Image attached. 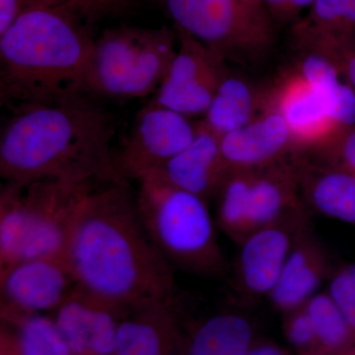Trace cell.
I'll use <instances>...</instances> for the list:
<instances>
[{
	"mask_svg": "<svg viewBox=\"0 0 355 355\" xmlns=\"http://www.w3.org/2000/svg\"><path fill=\"white\" fill-rule=\"evenodd\" d=\"M64 260L77 287L118 307L175 296L173 268L142 225L130 182L119 176L98 181L86 193Z\"/></svg>",
	"mask_w": 355,
	"mask_h": 355,
	"instance_id": "cell-1",
	"label": "cell"
},
{
	"mask_svg": "<svg viewBox=\"0 0 355 355\" xmlns=\"http://www.w3.org/2000/svg\"><path fill=\"white\" fill-rule=\"evenodd\" d=\"M96 100L77 93L12 110L0 135V175L6 183L119 176L111 149L114 119Z\"/></svg>",
	"mask_w": 355,
	"mask_h": 355,
	"instance_id": "cell-2",
	"label": "cell"
},
{
	"mask_svg": "<svg viewBox=\"0 0 355 355\" xmlns=\"http://www.w3.org/2000/svg\"><path fill=\"white\" fill-rule=\"evenodd\" d=\"M64 6L35 7L0 35V101L12 111L87 92L95 38Z\"/></svg>",
	"mask_w": 355,
	"mask_h": 355,
	"instance_id": "cell-3",
	"label": "cell"
},
{
	"mask_svg": "<svg viewBox=\"0 0 355 355\" xmlns=\"http://www.w3.org/2000/svg\"><path fill=\"white\" fill-rule=\"evenodd\" d=\"M135 203L149 239L172 268L220 279L227 270L207 200L177 188L160 169L137 180Z\"/></svg>",
	"mask_w": 355,
	"mask_h": 355,
	"instance_id": "cell-4",
	"label": "cell"
},
{
	"mask_svg": "<svg viewBox=\"0 0 355 355\" xmlns=\"http://www.w3.org/2000/svg\"><path fill=\"white\" fill-rule=\"evenodd\" d=\"M96 181L46 178L6 184L0 195V266L64 258L74 217Z\"/></svg>",
	"mask_w": 355,
	"mask_h": 355,
	"instance_id": "cell-5",
	"label": "cell"
},
{
	"mask_svg": "<svg viewBox=\"0 0 355 355\" xmlns=\"http://www.w3.org/2000/svg\"><path fill=\"white\" fill-rule=\"evenodd\" d=\"M176 29L162 26L105 30L95 40L87 92L95 97L135 99L157 90L176 55Z\"/></svg>",
	"mask_w": 355,
	"mask_h": 355,
	"instance_id": "cell-6",
	"label": "cell"
},
{
	"mask_svg": "<svg viewBox=\"0 0 355 355\" xmlns=\"http://www.w3.org/2000/svg\"><path fill=\"white\" fill-rule=\"evenodd\" d=\"M174 27L190 35L224 60L246 62L272 46V18L241 0H153Z\"/></svg>",
	"mask_w": 355,
	"mask_h": 355,
	"instance_id": "cell-7",
	"label": "cell"
},
{
	"mask_svg": "<svg viewBox=\"0 0 355 355\" xmlns=\"http://www.w3.org/2000/svg\"><path fill=\"white\" fill-rule=\"evenodd\" d=\"M310 229L305 207L248 236L239 244L233 268L236 291L249 301L268 297L294 245Z\"/></svg>",
	"mask_w": 355,
	"mask_h": 355,
	"instance_id": "cell-8",
	"label": "cell"
},
{
	"mask_svg": "<svg viewBox=\"0 0 355 355\" xmlns=\"http://www.w3.org/2000/svg\"><path fill=\"white\" fill-rule=\"evenodd\" d=\"M196 132L197 123L153 100L137 114L127 139L114 154V169L123 179L137 181L181 153Z\"/></svg>",
	"mask_w": 355,
	"mask_h": 355,
	"instance_id": "cell-9",
	"label": "cell"
},
{
	"mask_svg": "<svg viewBox=\"0 0 355 355\" xmlns=\"http://www.w3.org/2000/svg\"><path fill=\"white\" fill-rule=\"evenodd\" d=\"M260 110L275 112L284 119L296 154L316 153L343 132L331 118L319 91L297 67L282 72L260 94Z\"/></svg>",
	"mask_w": 355,
	"mask_h": 355,
	"instance_id": "cell-10",
	"label": "cell"
},
{
	"mask_svg": "<svg viewBox=\"0 0 355 355\" xmlns=\"http://www.w3.org/2000/svg\"><path fill=\"white\" fill-rule=\"evenodd\" d=\"M175 29L176 55L156 90L154 101L186 116L205 114L228 76L226 60L186 32Z\"/></svg>",
	"mask_w": 355,
	"mask_h": 355,
	"instance_id": "cell-11",
	"label": "cell"
},
{
	"mask_svg": "<svg viewBox=\"0 0 355 355\" xmlns=\"http://www.w3.org/2000/svg\"><path fill=\"white\" fill-rule=\"evenodd\" d=\"M76 284L64 258H38L0 270L2 321L53 313Z\"/></svg>",
	"mask_w": 355,
	"mask_h": 355,
	"instance_id": "cell-12",
	"label": "cell"
},
{
	"mask_svg": "<svg viewBox=\"0 0 355 355\" xmlns=\"http://www.w3.org/2000/svg\"><path fill=\"white\" fill-rule=\"evenodd\" d=\"M125 309L76 286L51 317L73 355H114Z\"/></svg>",
	"mask_w": 355,
	"mask_h": 355,
	"instance_id": "cell-13",
	"label": "cell"
},
{
	"mask_svg": "<svg viewBox=\"0 0 355 355\" xmlns=\"http://www.w3.org/2000/svg\"><path fill=\"white\" fill-rule=\"evenodd\" d=\"M184 336L175 296L142 301L125 308L114 355H180Z\"/></svg>",
	"mask_w": 355,
	"mask_h": 355,
	"instance_id": "cell-14",
	"label": "cell"
},
{
	"mask_svg": "<svg viewBox=\"0 0 355 355\" xmlns=\"http://www.w3.org/2000/svg\"><path fill=\"white\" fill-rule=\"evenodd\" d=\"M220 148L229 169H261L293 151L286 121L272 111H261L244 127L223 135Z\"/></svg>",
	"mask_w": 355,
	"mask_h": 355,
	"instance_id": "cell-15",
	"label": "cell"
},
{
	"mask_svg": "<svg viewBox=\"0 0 355 355\" xmlns=\"http://www.w3.org/2000/svg\"><path fill=\"white\" fill-rule=\"evenodd\" d=\"M160 170L177 188L207 200L216 197L230 169L222 155L220 137L200 121L193 141Z\"/></svg>",
	"mask_w": 355,
	"mask_h": 355,
	"instance_id": "cell-16",
	"label": "cell"
},
{
	"mask_svg": "<svg viewBox=\"0 0 355 355\" xmlns=\"http://www.w3.org/2000/svg\"><path fill=\"white\" fill-rule=\"evenodd\" d=\"M329 272L328 254L310 229L294 245L268 298L284 314L299 309L318 293Z\"/></svg>",
	"mask_w": 355,
	"mask_h": 355,
	"instance_id": "cell-17",
	"label": "cell"
},
{
	"mask_svg": "<svg viewBox=\"0 0 355 355\" xmlns=\"http://www.w3.org/2000/svg\"><path fill=\"white\" fill-rule=\"evenodd\" d=\"M305 207L295 160L284 158L256 170L250 191V234Z\"/></svg>",
	"mask_w": 355,
	"mask_h": 355,
	"instance_id": "cell-18",
	"label": "cell"
},
{
	"mask_svg": "<svg viewBox=\"0 0 355 355\" xmlns=\"http://www.w3.org/2000/svg\"><path fill=\"white\" fill-rule=\"evenodd\" d=\"M295 165L306 207L355 225V174L297 156Z\"/></svg>",
	"mask_w": 355,
	"mask_h": 355,
	"instance_id": "cell-19",
	"label": "cell"
},
{
	"mask_svg": "<svg viewBox=\"0 0 355 355\" xmlns=\"http://www.w3.org/2000/svg\"><path fill=\"white\" fill-rule=\"evenodd\" d=\"M256 343V329L250 317L224 311L186 333L180 355H244Z\"/></svg>",
	"mask_w": 355,
	"mask_h": 355,
	"instance_id": "cell-20",
	"label": "cell"
},
{
	"mask_svg": "<svg viewBox=\"0 0 355 355\" xmlns=\"http://www.w3.org/2000/svg\"><path fill=\"white\" fill-rule=\"evenodd\" d=\"M299 71L319 91L330 111L331 116L343 130L355 125V93L335 65L328 58L302 51Z\"/></svg>",
	"mask_w": 355,
	"mask_h": 355,
	"instance_id": "cell-21",
	"label": "cell"
},
{
	"mask_svg": "<svg viewBox=\"0 0 355 355\" xmlns=\"http://www.w3.org/2000/svg\"><path fill=\"white\" fill-rule=\"evenodd\" d=\"M260 109V95L240 77L223 79L202 121L210 132L221 137L254 120Z\"/></svg>",
	"mask_w": 355,
	"mask_h": 355,
	"instance_id": "cell-22",
	"label": "cell"
},
{
	"mask_svg": "<svg viewBox=\"0 0 355 355\" xmlns=\"http://www.w3.org/2000/svg\"><path fill=\"white\" fill-rule=\"evenodd\" d=\"M256 170L230 169L216 197V223L233 241L240 244L249 236L250 191Z\"/></svg>",
	"mask_w": 355,
	"mask_h": 355,
	"instance_id": "cell-23",
	"label": "cell"
},
{
	"mask_svg": "<svg viewBox=\"0 0 355 355\" xmlns=\"http://www.w3.org/2000/svg\"><path fill=\"white\" fill-rule=\"evenodd\" d=\"M1 330L8 336L15 355H73L49 315L2 321Z\"/></svg>",
	"mask_w": 355,
	"mask_h": 355,
	"instance_id": "cell-24",
	"label": "cell"
},
{
	"mask_svg": "<svg viewBox=\"0 0 355 355\" xmlns=\"http://www.w3.org/2000/svg\"><path fill=\"white\" fill-rule=\"evenodd\" d=\"M303 307L322 355H342L355 347L354 333L328 292H318Z\"/></svg>",
	"mask_w": 355,
	"mask_h": 355,
	"instance_id": "cell-25",
	"label": "cell"
},
{
	"mask_svg": "<svg viewBox=\"0 0 355 355\" xmlns=\"http://www.w3.org/2000/svg\"><path fill=\"white\" fill-rule=\"evenodd\" d=\"M294 43L301 51L319 53L335 65L355 93V49L350 37L322 31L299 20L292 27Z\"/></svg>",
	"mask_w": 355,
	"mask_h": 355,
	"instance_id": "cell-26",
	"label": "cell"
},
{
	"mask_svg": "<svg viewBox=\"0 0 355 355\" xmlns=\"http://www.w3.org/2000/svg\"><path fill=\"white\" fill-rule=\"evenodd\" d=\"M301 20L322 31L352 37L355 33V0H315Z\"/></svg>",
	"mask_w": 355,
	"mask_h": 355,
	"instance_id": "cell-27",
	"label": "cell"
},
{
	"mask_svg": "<svg viewBox=\"0 0 355 355\" xmlns=\"http://www.w3.org/2000/svg\"><path fill=\"white\" fill-rule=\"evenodd\" d=\"M51 6H64L80 16L89 25L135 12L144 0H48Z\"/></svg>",
	"mask_w": 355,
	"mask_h": 355,
	"instance_id": "cell-28",
	"label": "cell"
},
{
	"mask_svg": "<svg viewBox=\"0 0 355 355\" xmlns=\"http://www.w3.org/2000/svg\"><path fill=\"white\" fill-rule=\"evenodd\" d=\"M284 315L287 340L300 355H322L314 329L304 307Z\"/></svg>",
	"mask_w": 355,
	"mask_h": 355,
	"instance_id": "cell-29",
	"label": "cell"
},
{
	"mask_svg": "<svg viewBox=\"0 0 355 355\" xmlns=\"http://www.w3.org/2000/svg\"><path fill=\"white\" fill-rule=\"evenodd\" d=\"M328 293L355 335V265L343 266L331 273Z\"/></svg>",
	"mask_w": 355,
	"mask_h": 355,
	"instance_id": "cell-30",
	"label": "cell"
},
{
	"mask_svg": "<svg viewBox=\"0 0 355 355\" xmlns=\"http://www.w3.org/2000/svg\"><path fill=\"white\" fill-rule=\"evenodd\" d=\"M315 153L319 158L318 162L355 174V125Z\"/></svg>",
	"mask_w": 355,
	"mask_h": 355,
	"instance_id": "cell-31",
	"label": "cell"
},
{
	"mask_svg": "<svg viewBox=\"0 0 355 355\" xmlns=\"http://www.w3.org/2000/svg\"><path fill=\"white\" fill-rule=\"evenodd\" d=\"M315 0H263V3L272 22L295 24L306 9L310 10Z\"/></svg>",
	"mask_w": 355,
	"mask_h": 355,
	"instance_id": "cell-32",
	"label": "cell"
},
{
	"mask_svg": "<svg viewBox=\"0 0 355 355\" xmlns=\"http://www.w3.org/2000/svg\"><path fill=\"white\" fill-rule=\"evenodd\" d=\"M51 6L48 0H0V35L21 15L35 7Z\"/></svg>",
	"mask_w": 355,
	"mask_h": 355,
	"instance_id": "cell-33",
	"label": "cell"
},
{
	"mask_svg": "<svg viewBox=\"0 0 355 355\" xmlns=\"http://www.w3.org/2000/svg\"><path fill=\"white\" fill-rule=\"evenodd\" d=\"M244 355H291V354L275 343L257 342Z\"/></svg>",
	"mask_w": 355,
	"mask_h": 355,
	"instance_id": "cell-34",
	"label": "cell"
},
{
	"mask_svg": "<svg viewBox=\"0 0 355 355\" xmlns=\"http://www.w3.org/2000/svg\"><path fill=\"white\" fill-rule=\"evenodd\" d=\"M241 1L244 2L246 6L251 7L254 10L258 11V12L261 14H265V15H268L265 3H263V0H241Z\"/></svg>",
	"mask_w": 355,
	"mask_h": 355,
	"instance_id": "cell-35",
	"label": "cell"
},
{
	"mask_svg": "<svg viewBox=\"0 0 355 355\" xmlns=\"http://www.w3.org/2000/svg\"><path fill=\"white\" fill-rule=\"evenodd\" d=\"M350 43H352V46L355 49V33L354 35H352V37H350Z\"/></svg>",
	"mask_w": 355,
	"mask_h": 355,
	"instance_id": "cell-36",
	"label": "cell"
},
{
	"mask_svg": "<svg viewBox=\"0 0 355 355\" xmlns=\"http://www.w3.org/2000/svg\"><path fill=\"white\" fill-rule=\"evenodd\" d=\"M342 355H355V347H354L352 349H350L349 352H345V354Z\"/></svg>",
	"mask_w": 355,
	"mask_h": 355,
	"instance_id": "cell-37",
	"label": "cell"
}]
</instances>
